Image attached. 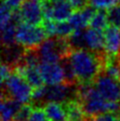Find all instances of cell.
I'll use <instances>...</instances> for the list:
<instances>
[{"mask_svg": "<svg viewBox=\"0 0 120 121\" xmlns=\"http://www.w3.org/2000/svg\"><path fill=\"white\" fill-rule=\"evenodd\" d=\"M74 10L66 0L52 4V20L54 22H65L73 15Z\"/></svg>", "mask_w": 120, "mask_h": 121, "instance_id": "7c38bea8", "label": "cell"}, {"mask_svg": "<svg viewBox=\"0 0 120 121\" xmlns=\"http://www.w3.org/2000/svg\"><path fill=\"white\" fill-rule=\"evenodd\" d=\"M33 88L20 74L13 71L2 83V97H7L21 103L29 104L32 101Z\"/></svg>", "mask_w": 120, "mask_h": 121, "instance_id": "277c9868", "label": "cell"}, {"mask_svg": "<svg viewBox=\"0 0 120 121\" xmlns=\"http://www.w3.org/2000/svg\"><path fill=\"white\" fill-rule=\"evenodd\" d=\"M62 104L66 111L68 121H81L86 118L83 108L77 99L69 100L65 103H62Z\"/></svg>", "mask_w": 120, "mask_h": 121, "instance_id": "9a60e30c", "label": "cell"}, {"mask_svg": "<svg viewBox=\"0 0 120 121\" xmlns=\"http://www.w3.org/2000/svg\"><path fill=\"white\" fill-rule=\"evenodd\" d=\"M13 12L14 11H12L6 4H1V8H0V25H1V27L5 26L7 23H9L12 20Z\"/></svg>", "mask_w": 120, "mask_h": 121, "instance_id": "7402d4cb", "label": "cell"}, {"mask_svg": "<svg viewBox=\"0 0 120 121\" xmlns=\"http://www.w3.org/2000/svg\"><path fill=\"white\" fill-rule=\"evenodd\" d=\"M93 85L106 101L120 103V82L102 71L94 80Z\"/></svg>", "mask_w": 120, "mask_h": 121, "instance_id": "8992f818", "label": "cell"}, {"mask_svg": "<svg viewBox=\"0 0 120 121\" xmlns=\"http://www.w3.org/2000/svg\"><path fill=\"white\" fill-rule=\"evenodd\" d=\"M25 0H2V3L10 8L12 11H18Z\"/></svg>", "mask_w": 120, "mask_h": 121, "instance_id": "4316f807", "label": "cell"}, {"mask_svg": "<svg viewBox=\"0 0 120 121\" xmlns=\"http://www.w3.org/2000/svg\"><path fill=\"white\" fill-rule=\"evenodd\" d=\"M47 38L42 26H33L24 22H20L17 25L16 43L25 49H36Z\"/></svg>", "mask_w": 120, "mask_h": 121, "instance_id": "5b68a950", "label": "cell"}, {"mask_svg": "<svg viewBox=\"0 0 120 121\" xmlns=\"http://www.w3.org/2000/svg\"><path fill=\"white\" fill-rule=\"evenodd\" d=\"M77 100L80 102L86 117L92 118L107 112L120 111V103L108 102L92 84L77 85Z\"/></svg>", "mask_w": 120, "mask_h": 121, "instance_id": "7a4b0ae2", "label": "cell"}, {"mask_svg": "<svg viewBox=\"0 0 120 121\" xmlns=\"http://www.w3.org/2000/svg\"><path fill=\"white\" fill-rule=\"evenodd\" d=\"M90 121H95V120H94L93 118H90Z\"/></svg>", "mask_w": 120, "mask_h": 121, "instance_id": "4dcf8cb0", "label": "cell"}, {"mask_svg": "<svg viewBox=\"0 0 120 121\" xmlns=\"http://www.w3.org/2000/svg\"><path fill=\"white\" fill-rule=\"evenodd\" d=\"M21 20L33 26H42L44 23V14L42 4L32 0H25L19 9Z\"/></svg>", "mask_w": 120, "mask_h": 121, "instance_id": "ba28073f", "label": "cell"}, {"mask_svg": "<svg viewBox=\"0 0 120 121\" xmlns=\"http://www.w3.org/2000/svg\"><path fill=\"white\" fill-rule=\"evenodd\" d=\"M28 121H49V120L46 116L44 108L40 106H36L33 108V111L31 115H30Z\"/></svg>", "mask_w": 120, "mask_h": 121, "instance_id": "603a6c76", "label": "cell"}, {"mask_svg": "<svg viewBox=\"0 0 120 121\" xmlns=\"http://www.w3.org/2000/svg\"><path fill=\"white\" fill-rule=\"evenodd\" d=\"M16 29L17 24L13 20H11L5 26L1 27V40L3 47H8L16 44Z\"/></svg>", "mask_w": 120, "mask_h": 121, "instance_id": "2e32d148", "label": "cell"}, {"mask_svg": "<svg viewBox=\"0 0 120 121\" xmlns=\"http://www.w3.org/2000/svg\"><path fill=\"white\" fill-rule=\"evenodd\" d=\"M95 121H120V111L118 112H107L92 117Z\"/></svg>", "mask_w": 120, "mask_h": 121, "instance_id": "cb8c5ba5", "label": "cell"}, {"mask_svg": "<svg viewBox=\"0 0 120 121\" xmlns=\"http://www.w3.org/2000/svg\"><path fill=\"white\" fill-rule=\"evenodd\" d=\"M108 24L120 28V4H117L107 10Z\"/></svg>", "mask_w": 120, "mask_h": 121, "instance_id": "d6986e66", "label": "cell"}, {"mask_svg": "<svg viewBox=\"0 0 120 121\" xmlns=\"http://www.w3.org/2000/svg\"><path fill=\"white\" fill-rule=\"evenodd\" d=\"M117 4H119L118 0H89V5L96 10H108Z\"/></svg>", "mask_w": 120, "mask_h": 121, "instance_id": "ffe728a7", "label": "cell"}, {"mask_svg": "<svg viewBox=\"0 0 120 121\" xmlns=\"http://www.w3.org/2000/svg\"><path fill=\"white\" fill-rule=\"evenodd\" d=\"M22 104L13 99L1 96V121H14L16 113Z\"/></svg>", "mask_w": 120, "mask_h": 121, "instance_id": "4fadbf2b", "label": "cell"}, {"mask_svg": "<svg viewBox=\"0 0 120 121\" xmlns=\"http://www.w3.org/2000/svg\"><path fill=\"white\" fill-rule=\"evenodd\" d=\"M73 8L74 12L83 10L85 7L89 5V0H66Z\"/></svg>", "mask_w": 120, "mask_h": 121, "instance_id": "d4e9b609", "label": "cell"}, {"mask_svg": "<svg viewBox=\"0 0 120 121\" xmlns=\"http://www.w3.org/2000/svg\"><path fill=\"white\" fill-rule=\"evenodd\" d=\"M84 42L85 49L95 53L104 52V34L102 31L92 28H86L84 30Z\"/></svg>", "mask_w": 120, "mask_h": 121, "instance_id": "8fae6325", "label": "cell"}, {"mask_svg": "<svg viewBox=\"0 0 120 121\" xmlns=\"http://www.w3.org/2000/svg\"><path fill=\"white\" fill-rule=\"evenodd\" d=\"M33 106L31 103L29 104H23L19 109V111L16 113L14 121H28L30 115H31L33 111Z\"/></svg>", "mask_w": 120, "mask_h": 121, "instance_id": "44dd1931", "label": "cell"}, {"mask_svg": "<svg viewBox=\"0 0 120 121\" xmlns=\"http://www.w3.org/2000/svg\"><path fill=\"white\" fill-rule=\"evenodd\" d=\"M73 99H77V86H69L62 83L54 86H45L42 103L57 102L62 104Z\"/></svg>", "mask_w": 120, "mask_h": 121, "instance_id": "52a82bcc", "label": "cell"}, {"mask_svg": "<svg viewBox=\"0 0 120 121\" xmlns=\"http://www.w3.org/2000/svg\"><path fill=\"white\" fill-rule=\"evenodd\" d=\"M40 63H60L68 58L72 51L67 38L48 37L36 48Z\"/></svg>", "mask_w": 120, "mask_h": 121, "instance_id": "3957f363", "label": "cell"}, {"mask_svg": "<svg viewBox=\"0 0 120 121\" xmlns=\"http://www.w3.org/2000/svg\"><path fill=\"white\" fill-rule=\"evenodd\" d=\"M43 108L49 121H68L66 111L61 103L49 102L44 104Z\"/></svg>", "mask_w": 120, "mask_h": 121, "instance_id": "5bb4252c", "label": "cell"}, {"mask_svg": "<svg viewBox=\"0 0 120 121\" xmlns=\"http://www.w3.org/2000/svg\"><path fill=\"white\" fill-rule=\"evenodd\" d=\"M78 84H92L104 70L106 54L87 49H72L68 57Z\"/></svg>", "mask_w": 120, "mask_h": 121, "instance_id": "6da1fadb", "label": "cell"}, {"mask_svg": "<svg viewBox=\"0 0 120 121\" xmlns=\"http://www.w3.org/2000/svg\"><path fill=\"white\" fill-rule=\"evenodd\" d=\"M12 72H13V67L9 65V64L2 62L1 64V82L2 83L11 75Z\"/></svg>", "mask_w": 120, "mask_h": 121, "instance_id": "484cf974", "label": "cell"}, {"mask_svg": "<svg viewBox=\"0 0 120 121\" xmlns=\"http://www.w3.org/2000/svg\"><path fill=\"white\" fill-rule=\"evenodd\" d=\"M75 30L71 26V24L65 21V22H56L55 27V36L62 37V38H69Z\"/></svg>", "mask_w": 120, "mask_h": 121, "instance_id": "ac0fdd59", "label": "cell"}, {"mask_svg": "<svg viewBox=\"0 0 120 121\" xmlns=\"http://www.w3.org/2000/svg\"><path fill=\"white\" fill-rule=\"evenodd\" d=\"M52 3H54V2H59V1H64V0H50Z\"/></svg>", "mask_w": 120, "mask_h": 121, "instance_id": "f1b7e54d", "label": "cell"}, {"mask_svg": "<svg viewBox=\"0 0 120 121\" xmlns=\"http://www.w3.org/2000/svg\"><path fill=\"white\" fill-rule=\"evenodd\" d=\"M108 26L109 24H108V19H107V11L96 10L95 14L93 15L91 21H90L88 27L103 32Z\"/></svg>", "mask_w": 120, "mask_h": 121, "instance_id": "e0dca14e", "label": "cell"}, {"mask_svg": "<svg viewBox=\"0 0 120 121\" xmlns=\"http://www.w3.org/2000/svg\"><path fill=\"white\" fill-rule=\"evenodd\" d=\"M32 1H36V2H39V3H44V2H46V1H48V0H32Z\"/></svg>", "mask_w": 120, "mask_h": 121, "instance_id": "83f0119b", "label": "cell"}, {"mask_svg": "<svg viewBox=\"0 0 120 121\" xmlns=\"http://www.w3.org/2000/svg\"><path fill=\"white\" fill-rule=\"evenodd\" d=\"M118 3H119V4H120V0H118Z\"/></svg>", "mask_w": 120, "mask_h": 121, "instance_id": "1f68e13d", "label": "cell"}, {"mask_svg": "<svg viewBox=\"0 0 120 121\" xmlns=\"http://www.w3.org/2000/svg\"><path fill=\"white\" fill-rule=\"evenodd\" d=\"M104 52L108 56L120 54V28L109 25L104 31Z\"/></svg>", "mask_w": 120, "mask_h": 121, "instance_id": "30bf717a", "label": "cell"}, {"mask_svg": "<svg viewBox=\"0 0 120 121\" xmlns=\"http://www.w3.org/2000/svg\"><path fill=\"white\" fill-rule=\"evenodd\" d=\"M38 69L45 85L54 86L64 83V72L61 63H40Z\"/></svg>", "mask_w": 120, "mask_h": 121, "instance_id": "9c48e42d", "label": "cell"}, {"mask_svg": "<svg viewBox=\"0 0 120 121\" xmlns=\"http://www.w3.org/2000/svg\"><path fill=\"white\" fill-rule=\"evenodd\" d=\"M81 121H90V118L86 117V118H85V119H83V120H81Z\"/></svg>", "mask_w": 120, "mask_h": 121, "instance_id": "f546056e", "label": "cell"}]
</instances>
